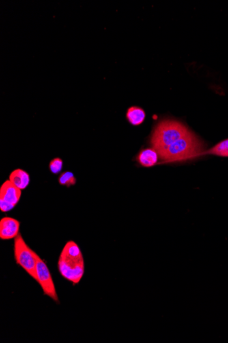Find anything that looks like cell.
<instances>
[{
    "label": "cell",
    "instance_id": "cell-5",
    "mask_svg": "<svg viewBox=\"0 0 228 343\" xmlns=\"http://www.w3.org/2000/svg\"><path fill=\"white\" fill-rule=\"evenodd\" d=\"M36 281L40 284L44 294L54 301L60 303L58 296L51 273L44 260L38 255L36 264Z\"/></svg>",
    "mask_w": 228,
    "mask_h": 343
},
{
    "label": "cell",
    "instance_id": "cell-12",
    "mask_svg": "<svg viewBox=\"0 0 228 343\" xmlns=\"http://www.w3.org/2000/svg\"><path fill=\"white\" fill-rule=\"evenodd\" d=\"M58 182L61 185L70 187V186H74L76 184V180L74 173L70 171H66V172L62 173L60 176Z\"/></svg>",
    "mask_w": 228,
    "mask_h": 343
},
{
    "label": "cell",
    "instance_id": "cell-11",
    "mask_svg": "<svg viewBox=\"0 0 228 343\" xmlns=\"http://www.w3.org/2000/svg\"><path fill=\"white\" fill-rule=\"evenodd\" d=\"M214 156L220 158H228V138L222 140L211 148L204 152L203 156Z\"/></svg>",
    "mask_w": 228,
    "mask_h": 343
},
{
    "label": "cell",
    "instance_id": "cell-6",
    "mask_svg": "<svg viewBox=\"0 0 228 343\" xmlns=\"http://www.w3.org/2000/svg\"><path fill=\"white\" fill-rule=\"evenodd\" d=\"M22 197V190L10 180L4 182L0 188V209L3 212L10 211L18 204Z\"/></svg>",
    "mask_w": 228,
    "mask_h": 343
},
{
    "label": "cell",
    "instance_id": "cell-2",
    "mask_svg": "<svg viewBox=\"0 0 228 343\" xmlns=\"http://www.w3.org/2000/svg\"><path fill=\"white\" fill-rule=\"evenodd\" d=\"M58 267L64 278L76 285L83 278L85 266L81 249L76 242H67L60 255Z\"/></svg>",
    "mask_w": 228,
    "mask_h": 343
},
{
    "label": "cell",
    "instance_id": "cell-7",
    "mask_svg": "<svg viewBox=\"0 0 228 343\" xmlns=\"http://www.w3.org/2000/svg\"><path fill=\"white\" fill-rule=\"evenodd\" d=\"M20 223L18 220L11 217H4L0 221V238L10 240L16 238L20 234Z\"/></svg>",
    "mask_w": 228,
    "mask_h": 343
},
{
    "label": "cell",
    "instance_id": "cell-9",
    "mask_svg": "<svg viewBox=\"0 0 228 343\" xmlns=\"http://www.w3.org/2000/svg\"><path fill=\"white\" fill-rule=\"evenodd\" d=\"M9 180L16 187L20 188V190H24L29 185L30 178V175L26 171L23 170V169H18L10 173V176H9Z\"/></svg>",
    "mask_w": 228,
    "mask_h": 343
},
{
    "label": "cell",
    "instance_id": "cell-8",
    "mask_svg": "<svg viewBox=\"0 0 228 343\" xmlns=\"http://www.w3.org/2000/svg\"><path fill=\"white\" fill-rule=\"evenodd\" d=\"M158 154L154 148H146L140 151L137 156L140 165L144 167H152L158 163Z\"/></svg>",
    "mask_w": 228,
    "mask_h": 343
},
{
    "label": "cell",
    "instance_id": "cell-13",
    "mask_svg": "<svg viewBox=\"0 0 228 343\" xmlns=\"http://www.w3.org/2000/svg\"><path fill=\"white\" fill-rule=\"evenodd\" d=\"M63 161L61 158H56L52 160L50 163V171L54 174H58L62 170Z\"/></svg>",
    "mask_w": 228,
    "mask_h": 343
},
{
    "label": "cell",
    "instance_id": "cell-10",
    "mask_svg": "<svg viewBox=\"0 0 228 343\" xmlns=\"http://www.w3.org/2000/svg\"><path fill=\"white\" fill-rule=\"evenodd\" d=\"M126 117L128 123L134 126H139L144 122L146 115L144 110L139 106H132L127 110Z\"/></svg>",
    "mask_w": 228,
    "mask_h": 343
},
{
    "label": "cell",
    "instance_id": "cell-1",
    "mask_svg": "<svg viewBox=\"0 0 228 343\" xmlns=\"http://www.w3.org/2000/svg\"><path fill=\"white\" fill-rule=\"evenodd\" d=\"M205 151L204 141L192 131L158 153V156L164 163H174L201 157Z\"/></svg>",
    "mask_w": 228,
    "mask_h": 343
},
{
    "label": "cell",
    "instance_id": "cell-3",
    "mask_svg": "<svg viewBox=\"0 0 228 343\" xmlns=\"http://www.w3.org/2000/svg\"><path fill=\"white\" fill-rule=\"evenodd\" d=\"M192 132L182 122L173 119H162L154 127L150 137L152 148L158 153Z\"/></svg>",
    "mask_w": 228,
    "mask_h": 343
},
{
    "label": "cell",
    "instance_id": "cell-4",
    "mask_svg": "<svg viewBox=\"0 0 228 343\" xmlns=\"http://www.w3.org/2000/svg\"><path fill=\"white\" fill-rule=\"evenodd\" d=\"M14 255L16 263L36 281L37 257L38 255L27 245L20 234L14 238Z\"/></svg>",
    "mask_w": 228,
    "mask_h": 343
}]
</instances>
